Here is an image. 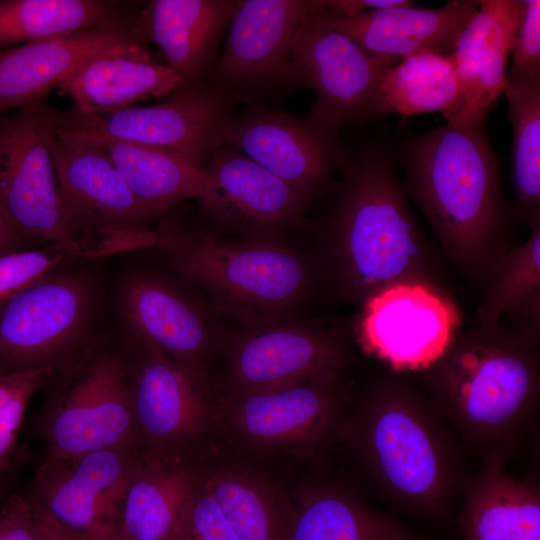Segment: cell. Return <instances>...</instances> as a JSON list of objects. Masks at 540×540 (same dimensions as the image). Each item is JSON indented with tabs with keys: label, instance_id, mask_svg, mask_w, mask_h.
Segmentation results:
<instances>
[{
	"label": "cell",
	"instance_id": "41",
	"mask_svg": "<svg viewBox=\"0 0 540 540\" xmlns=\"http://www.w3.org/2000/svg\"><path fill=\"white\" fill-rule=\"evenodd\" d=\"M29 498L34 507L37 540H68L65 530L53 521L39 503Z\"/></svg>",
	"mask_w": 540,
	"mask_h": 540
},
{
	"label": "cell",
	"instance_id": "17",
	"mask_svg": "<svg viewBox=\"0 0 540 540\" xmlns=\"http://www.w3.org/2000/svg\"><path fill=\"white\" fill-rule=\"evenodd\" d=\"M226 145L295 189L310 204L342 174L349 156L337 135L309 118L253 105L235 113L223 136Z\"/></svg>",
	"mask_w": 540,
	"mask_h": 540
},
{
	"label": "cell",
	"instance_id": "26",
	"mask_svg": "<svg viewBox=\"0 0 540 540\" xmlns=\"http://www.w3.org/2000/svg\"><path fill=\"white\" fill-rule=\"evenodd\" d=\"M199 473L189 455L144 452L120 503L117 540H174Z\"/></svg>",
	"mask_w": 540,
	"mask_h": 540
},
{
	"label": "cell",
	"instance_id": "33",
	"mask_svg": "<svg viewBox=\"0 0 540 540\" xmlns=\"http://www.w3.org/2000/svg\"><path fill=\"white\" fill-rule=\"evenodd\" d=\"M539 337L540 328V225L517 246H511L486 282L476 321L503 322Z\"/></svg>",
	"mask_w": 540,
	"mask_h": 540
},
{
	"label": "cell",
	"instance_id": "37",
	"mask_svg": "<svg viewBox=\"0 0 540 540\" xmlns=\"http://www.w3.org/2000/svg\"><path fill=\"white\" fill-rule=\"evenodd\" d=\"M174 540H239L199 477Z\"/></svg>",
	"mask_w": 540,
	"mask_h": 540
},
{
	"label": "cell",
	"instance_id": "10",
	"mask_svg": "<svg viewBox=\"0 0 540 540\" xmlns=\"http://www.w3.org/2000/svg\"><path fill=\"white\" fill-rule=\"evenodd\" d=\"M122 333L148 341L168 358L207 378L218 334L210 311L179 282L154 269L122 271L109 289Z\"/></svg>",
	"mask_w": 540,
	"mask_h": 540
},
{
	"label": "cell",
	"instance_id": "8",
	"mask_svg": "<svg viewBox=\"0 0 540 540\" xmlns=\"http://www.w3.org/2000/svg\"><path fill=\"white\" fill-rule=\"evenodd\" d=\"M239 101V97L207 81L179 85L159 104L130 106L100 115L59 110L48 103L47 97L27 108L40 126L61 141L109 137L165 150L203 168L223 145L225 129Z\"/></svg>",
	"mask_w": 540,
	"mask_h": 540
},
{
	"label": "cell",
	"instance_id": "28",
	"mask_svg": "<svg viewBox=\"0 0 540 540\" xmlns=\"http://www.w3.org/2000/svg\"><path fill=\"white\" fill-rule=\"evenodd\" d=\"M64 143L100 148L120 172L136 199L157 216L181 201L199 200L213 190V184L203 168L165 150L101 136Z\"/></svg>",
	"mask_w": 540,
	"mask_h": 540
},
{
	"label": "cell",
	"instance_id": "9",
	"mask_svg": "<svg viewBox=\"0 0 540 540\" xmlns=\"http://www.w3.org/2000/svg\"><path fill=\"white\" fill-rule=\"evenodd\" d=\"M315 14L307 16L295 31L292 67L296 86L310 88L316 95L309 119L337 135L346 125L377 117L379 82L399 60L366 52L345 34L321 23Z\"/></svg>",
	"mask_w": 540,
	"mask_h": 540
},
{
	"label": "cell",
	"instance_id": "2",
	"mask_svg": "<svg viewBox=\"0 0 540 540\" xmlns=\"http://www.w3.org/2000/svg\"><path fill=\"white\" fill-rule=\"evenodd\" d=\"M347 439L371 489L411 512L442 514L467 477L464 448L424 391L384 374L348 404L337 438Z\"/></svg>",
	"mask_w": 540,
	"mask_h": 540
},
{
	"label": "cell",
	"instance_id": "36",
	"mask_svg": "<svg viewBox=\"0 0 540 540\" xmlns=\"http://www.w3.org/2000/svg\"><path fill=\"white\" fill-rule=\"evenodd\" d=\"M47 375L37 370L0 376V479L19 459L18 437L26 410Z\"/></svg>",
	"mask_w": 540,
	"mask_h": 540
},
{
	"label": "cell",
	"instance_id": "27",
	"mask_svg": "<svg viewBox=\"0 0 540 540\" xmlns=\"http://www.w3.org/2000/svg\"><path fill=\"white\" fill-rule=\"evenodd\" d=\"M505 465L490 459L467 475L459 494L463 540H540L538 481L516 478Z\"/></svg>",
	"mask_w": 540,
	"mask_h": 540
},
{
	"label": "cell",
	"instance_id": "7",
	"mask_svg": "<svg viewBox=\"0 0 540 540\" xmlns=\"http://www.w3.org/2000/svg\"><path fill=\"white\" fill-rule=\"evenodd\" d=\"M129 377L127 340L113 335L69 373L43 380L37 425L46 447L44 456L68 458L116 448L141 450Z\"/></svg>",
	"mask_w": 540,
	"mask_h": 540
},
{
	"label": "cell",
	"instance_id": "30",
	"mask_svg": "<svg viewBox=\"0 0 540 540\" xmlns=\"http://www.w3.org/2000/svg\"><path fill=\"white\" fill-rule=\"evenodd\" d=\"M134 2L0 0V50L73 33L134 23Z\"/></svg>",
	"mask_w": 540,
	"mask_h": 540
},
{
	"label": "cell",
	"instance_id": "25",
	"mask_svg": "<svg viewBox=\"0 0 540 540\" xmlns=\"http://www.w3.org/2000/svg\"><path fill=\"white\" fill-rule=\"evenodd\" d=\"M135 42L133 24L81 31L0 50V115L47 97L92 56Z\"/></svg>",
	"mask_w": 540,
	"mask_h": 540
},
{
	"label": "cell",
	"instance_id": "32",
	"mask_svg": "<svg viewBox=\"0 0 540 540\" xmlns=\"http://www.w3.org/2000/svg\"><path fill=\"white\" fill-rule=\"evenodd\" d=\"M202 477L239 540H285L291 504L268 479L239 466L202 470Z\"/></svg>",
	"mask_w": 540,
	"mask_h": 540
},
{
	"label": "cell",
	"instance_id": "18",
	"mask_svg": "<svg viewBox=\"0 0 540 540\" xmlns=\"http://www.w3.org/2000/svg\"><path fill=\"white\" fill-rule=\"evenodd\" d=\"M225 351L229 393L340 374L345 360L344 342L336 330L290 318L243 326L228 339Z\"/></svg>",
	"mask_w": 540,
	"mask_h": 540
},
{
	"label": "cell",
	"instance_id": "19",
	"mask_svg": "<svg viewBox=\"0 0 540 540\" xmlns=\"http://www.w3.org/2000/svg\"><path fill=\"white\" fill-rule=\"evenodd\" d=\"M212 192L199 199L209 228L248 240H281L301 226L310 203L295 189L242 153L222 145L203 167Z\"/></svg>",
	"mask_w": 540,
	"mask_h": 540
},
{
	"label": "cell",
	"instance_id": "14",
	"mask_svg": "<svg viewBox=\"0 0 540 540\" xmlns=\"http://www.w3.org/2000/svg\"><path fill=\"white\" fill-rule=\"evenodd\" d=\"M326 10L325 0L242 1L208 82L241 101L296 86L295 31L307 16Z\"/></svg>",
	"mask_w": 540,
	"mask_h": 540
},
{
	"label": "cell",
	"instance_id": "16",
	"mask_svg": "<svg viewBox=\"0 0 540 540\" xmlns=\"http://www.w3.org/2000/svg\"><path fill=\"white\" fill-rule=\"evenodd\" d=\"M0 209L31 248L76 240L43 128L28 108L0 115Z\"/></svg>",
	"mask_w": 540,
	"mask_h": 540
},
{
	"label": "cell",
	"instance_id": "24",
	"mask_svg": "<svg viewBox=\"0 0 540 540\" xmlns=\"http://www.w3.org/2000/svg\"><path fill=\"white\" fill-rule=\"evenodd\" d=\"M181 82L171 68L152 59L146 46L128 42L92 56L56 87L72 100L71 109L100 115L169 95Z\"/></svg>",
	"mask_w": 540,
	"mask_h": 540
},
{
	"label": "cell",
	"instance_id": "21",
	"mask_svg": "<svg viewBox=\"0 0 540 540\" xmlns=\"http://www.w3.org/2000/svg\"><path fill=\"white\" fill-rule=\"evenodd\" d=\"M241 0H151L137 13L133 34L156 45L182 86L206 83Z\"/></svg>",
	"mask_w": 540,
	"mask_h": 540
},
{
	"label": "cell",
	"instance_id": "34",
	"mask_svg": "<svg viewBox=\"0 0 540 540\" xmlns=\"http://www.w3.org/2000/svg\"><path fill=\"white\" fill-rule=\"evenodd\" d=\"M513 131L512 175L522 220L540 225V78L506 84Z\"/></svg>",
	"mask_w": 540,
	"mask_h": 540
},
{
	"label": "cell",
	"instance_id": "31",
	"mask_svg": "<svg viewBox=\"0 0 540 540\" xmlns=\"http://www.w3.org/2000/svg\"><path fill=\"white\" fill-rule=\"evenodd\" d=\"M463 108L464 96L450 55L426 52L400 59L384 72L376 94V116L440 112L452 123Z\"/></svg>",
	"mask_w": 540,
	"mask_h": 540
},
{
	"label": "cell",
	"instance_id": "40",
	"mask_svg": "<svg viewBox=\"0 0 540 540\" xmlns=\"http://www.w3.org/2000/svg\"><path fill=\"white\" fill-rule=\"evenodd\" d=\"M411 2L407 0H326V11L352 17L367 11L403 6Z\"/></svg>",
	"mask_w": 540,
	"mask_h": 540
},
{
	"label": "cell",
	"instance_id": "13",
	"mask_svg": "<svg viewBox=\"0 0 540 540\" xmlns=\"http://www.w3.org/2000/svg\"><path fill=\"white\" fill-rule=\"evenodd\" d=\"M349 401L340 374L246 393H229V431L258 450H314L337 438Z\"/></svg>",
	"mask_w": 540,
	"mask_h": 540
},
{
	"label": "cell",
	"instance_id": "38",
	"mask_svg": "<svg viewBox=\"0 0 540 540\" xmlns=\"http://www.w3.org/2000/svg\"><path fill=\"white\" fill-rule=\"evenodd\" d=\"M523 14L510 54L512 62L506 82L540 78V1L523 0Z\"/></svg>",
	"mask_w": 540,
	"mask_h": 540
},
{
	"label": "cell",
	"instance_id": "12",
	"mask_svg": "<svg viewBox=\"0 0 540 540\" xmlns=\"http://www.w3.org/2000/svg\"><path fill=\"white\" fill-rule=\"evenodd\" d=\"M461 324L460 311L446 291L399 282L362 304L356 335L363 351L391 371L417 373L445 353Z\"/></svg>",
	"mask_w": 540,
	"mask_h": 540
},
{
	"label": "cell",
	"instance_id": "15",
	"mask_svg": "<svg viewBox=\"0 0 540 540\" xmlns=\"http://www.w3.org/2000/svg\"><path fill=\"white\" fill-rule=\"evenodd\" d=\"M143 453L116 448L68 458L44 456L27 495L78 538L117 540L120 503Z\"/></svg>",
	"mask_w": 540,
	"mask_h": 540
},
{
	"label": "cell",
	"instance_id": "6",
	"mask_svg": "<svg viewBox=\"0 0 540 540\" xmlns=\"http://www.w3.org/2000/svg\"><path fill=\"white\" fill-rule=\"evenodd\" d=\"M102 259L61 265L0 303V376L45 370L63 376L113 334Z\"/></svg>",
	"mask_w": 540,
	"mask_h": 540
},
{
	"label": "cell",
	"instance_id": "3",
	"mask_svg": "<svg viewBox=\"0 0 540 540\" xmlns=\"http://www.w3.org/2000/svg\"><path fill=\"white\" fill-rule=\"evenodd\" d=\"M342 175L325 226L321 266L336 294L362 305L399 282L445 291L392 151L378 145L364 147L349 156Z\"/></svg>",
	"mask_w": 540,
	"mask_h": 540
},
{
	"label": "cell",
	"instance_id": "39",
	"mask_svg": "<svg viewBox=\"0 0 540 540\" xmlns=\"http://www.w3.org/2000/svg\"><path fill=\"white\" fill-rule=\"evenodd\" d=\"M0 540H37L31 499L9 493L0 504Z\"/></svg>",
	"mask_w": 540,
	"mask_h": 540
},
{
	"label": "cell",
	"instance_id": "22",
	"mask_svg": "<svg viewBox=\"0 0 540 540\" xmlns=\"http://www.w3.org/2000/svg\"><path fill=\"white\" fill-rule=\"evenodd\" d=\"M479 0H450L440 8H419L413 2L348 17L316 13L324 25L354 40L366 52L396 60L419 54L450 55Z\"/></svg>",
	"mask_w": 540,
	"mask_h": 540
},
{
	"label": "cell",
	"instance_id": "35",
	"mask_svg": "<svg viewBox=\"0 0 540 540\" xmlns=\"http://www.w3.org/2000/svg\"><path fill=\"white\" fill-rule=\"evenodd\" d=\"M135 248L136 240L131 233L115 231L1 255L0 303L61 265L83 259H104Z\"/></svg>",
	"mask_w": 540,
	"mask_h": 540
},
{
	"label": "cell",
	"instance_id": "20",
	"mask_svg": "<svg viewBox=\"0 0 540 540\" xmlns=\"http://www.w3.org/2000/svg\"><path fill=\"white\" fill-rule=\"evenodd\" d=\"M43 132L61 200L80 235L150 228L157 215L136 199L100 148L64 143L45 128Z\"/></svg>",
	"mask_w": 540,
	"mask_h": 540
},
{
	"label": "cell",
	"instance_id": "11",
	"mask_svg": "<svg viewBox=\"0 0 540 540\" xmlns=\"http://www.w3.org/2000/svg\"><path fill=\"white\" fill-rule=\"evenodd\" d=\"M130 355V395L140 449L189 455L214 415L208 380L146 340L123 333Z\"/></svg>",
	"mask_w": 540,
	"mask_h": 540
},
{
	"label": "cell",
	"instance_id": "29",
	"mask_svg": "<svg viewBox=\"0 0 540 540\" xmlns=\"http://www.w3.org/2000/svg\"><path fill=\"white\" fill-rule=\"evenodd\" d=\"M285 540H425L353 492L312 484L290 506Z\"/></svg>",
	"mask_w": 540,
	"mask_h": 540
},
{
	"label": "cell",
	"instance_id": "23",
	"mask_svg": "<svg viewBox=\"0 0 540 540\" xmlns=\"http://www.w3.org/2000/svg\"><path fill=\"white\" fill-rule=\"evenodd\" d=\"M523 9V0L479 1L450 54L464 96V108L453 124L482 126L504 93L507 61Z\"/></svg>",
	"mask_w": 540,
	"mask_h": 540
},
{
	"label": "cell",
	"instance_id": "42",
	"mask_svg": "<svg viewBox=\"0 0 540 540\" xmlns=\"http://www.w3.org/2000/svg\"><path fill=\"white\" fill-rule=\"evenodd\" d=\"M31 249L20 237L0 209V256Z\"/></svg>",
	"mask_w": 540,
	"mask_h": 540
},
{
	"label": "cell",
	"instance_id": "43",
	"mask_svg": "<svg viewBox=\"0 0 540 540\" xmlns=\"http://www.w3.org/2000/svg\"><path fill=\"white\" fill-rule=\"evenodd\" d=\"M6 480H7V477L0 479V504L3 501V499L8 495L6 493Z\"/></svg>",
	"mask_w": 540,
	"mask_h": 540
},
{
	"label": "cell",
	"instance_id": "5",
	"mask_svg": "<svg viewBox=\"0 0 540 540\" xmlns=\"http://www.w3.org/2000/svg\"><path fill=\"white\" fill-rule=\"evenodd\" d=\"M159 216L174 269L243 326L289 319L318 281L321 269L281 240L228 239L207 225L187 226L172 208Z\"/></svg>",
	"mask_w": 540,
	"mask_h": 540
},
{
	"label": "cell",
	"instance_id": "4",
	"mask_svg": "<svg viewBox=\"0 0 540 540\" xmlns=\"http://www.w3.org/2000/svg\"><path fill=\"white\" fill-rule=\"evenodd\" d=\"M403 183L436 234L449 261L486 283L506 251L511 213L500 159L483 125L447 122L398 148Z\"/></svg>",
	"mask_w": 540,
	"mask_h": 540
},
{
	"label": "cell",
	"instance_id": "1",
	"mask_svg": "<svg viewBox=\"0 0 540 540\" xmlns=\"http://www.w3.org/2000/svg\"><path fill=\"white\" fill-rule=\"evenodd\" d=\"M539 337L482 323L456 332L445 353L417 372L418 386L465 451L507 462L539 407Z\"/></svg>",
	"mask_w": 540,
	"mask_h": 540
}]
</instances>
